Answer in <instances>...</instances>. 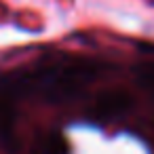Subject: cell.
<instances>
[{"label": "cell", "instance_id": "obj_2", "mask_svg": "<svg viewBox=\"0 0 154 154\" xmlns=\"http://www.w3.org/2000/svg\"><path fill=\"white\" fill-rule=\"evenodd\" d=\"M17 101L19 97L0 78V146L9 152L17 150V133H15V118H17Z\"/></svg>", "mask_w": 154, "mask_h": 154}, {"label": "cell", "instance_id": "obj_4", "mask_svg": "<svg viewBox=\"0 0 154 154\" xmlns=\"http://www.w3.org/2000/svg\"><path fill=\"white\" fill-rule=\"evenodd\" d=\"M135 78L141 85V89L150 95L154 101V63H139L135 68Z\"/></svg>", "mask_w": 154, "mask_h": 154}, {"label": "cell", "instance_id": "obj_1", "mask_svg": "<svg viewBox=\"0 0 154 154\" xmlns=\"http://www.w3.org/2000/svg\"><path fill=\"white\" fill-rule=\"evenodd\" d=\"M133 110V99L125 91H106L93 99L89 106V118L95 122H108V120H120Z\"/></svg>", "mask_w": 154, "mask_h": 154}, {"label": "cell", "instance_id": "obj_3", "mask_svg": "<svg viewBox=\"0 0 154 154\" xmlns=\"http://www.w3.org/2000/svg\"><path fill=\"white\" fill-rule=\"evenodd\" d=\"M36 154H68V143L61 135H45L36 143Z\"/></svg>", "mask_w": 154, "mask_h": 154}]
</instances>
